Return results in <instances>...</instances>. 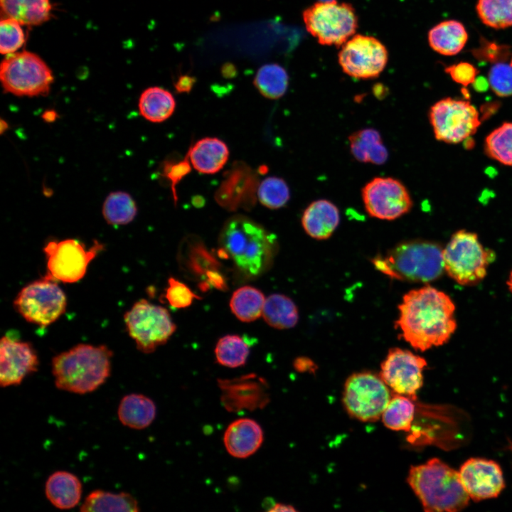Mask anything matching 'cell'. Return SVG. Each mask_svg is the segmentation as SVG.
<instances>
[{
  "instance_id": "obj_1",
  "label": "cell",
  "mask_w": 512,
  "mask_h": 512,
  "mask_svg": "<svg viewBox=\"0 0 512 512\" xmlns=\"http://www.w3.org/2000/svg\"><path fill=\"white\" fill-rule=\"evenodd\" d=\"M455 309L449 295L427 285L403 296L395 326L412 347L425 351L449 340L457 329Z\"/></svg>"
},
{
  "instance_id": "obj_2",
  "label": "cell",
  "mask_w": 512,
  "mask_h": 512,
  "mask_svg": "<svg viewBox=\"0 0 512 512\" xmlns=\"http://www.w3.org/2000/svg\"><path fill=\"white\" fill-rule=\"evenodd\" d=\"M219 244L236 267L257 277L270 267L276 252V238L253 220L238 215L223 225Z\"/></svg>"
},
{
  "instance_id": "obj_3",
  "label": "cell",
  "mask_w": 512,
  "mask_h": 512,
  "mask_svg": "<svg viewBox=\"0 0 512 512\" xmlns=\"http://www.w3.org/2000/svg\"><path fill=\"white\" fill-rule=\"evenodd\" d=\"M112 355L106 346L85 343L56 355L52 359L56 388L77 394L95 390L110 375Z\"/></svg>"
},
{
  "instance_id": "obj_4",
  "label": "cell",
  "mask_w": 512,
  "mask_h": 512,
  "mask_svg": "<svg viewBox=\"0 0 512 512\" xmlns=\"http://www.w3.org/2000/svg\"><path fill=\"white\" fill-rule=\"evenodd\" d=\"M407 481L427 512H454L469 502L459 473L438 458L412 466Z\"/></svg>"
},
{
  "instance_id": "obj_5",
  "label": "cell",
  "mask_w": 512,
  "mask_h": 512,
  "mask_svg": "<svg viewBox=\"0 0 512 512\" xmlns=\"http://www.w3.org/2000/svg\"><path fill=\"white\" fill-rule=\"evenodd\" d=\"M441 246L427 240H411L395 246L373 260L375 267L393 279L426 283L439 278L444 263Z\"/></svg>"
},
{
  "instance_id": "obj_6",
  "label": "cell",
  "mask_w": 512,
  "mask_h": 512,
  "mask_svg": "<svg viewBox=\"0 0 512 512\" xmlns=\"http://www.w3.org/2000/svg\"><path fill=\"white\" fill-rule=\"evenodd\" d=\"M442 256L445 272L462 286H473L482 281L495 260V252L484 247L476 233L465 230L452 235Z\"/></svg>"
},
{
  "instance_id": "obj_7",
  "label": "cell",
  "mask_w": 512,
  "mask_h": 512,
  "mask_svg": "<svg viewBox=\"0 0 512 512\" xmlns=\"http://www.w3.org/2000/svg\"><path fill=\"white\" fill-rule=\"evenodd\" d=\"M302 19L306 31L322 46H341L358 28L353 6L336 0L313 4L303 11Z\"/></svg>"
},
{
  "instance_id": "obj_8",
  "label": "cell",
  "mask_w": 512,
  "mask_h": 512,
  "mask_svg": "<svg viewBox=\"0 0 512 512\" xmlns=\"http://www.w3.org/2000/svg\"><path fill=\"white\" fill-rule=\"evenodd\" d=\"M0 79L5 92L27 97L46 95L54 80L48 65L28 51L7 55L1 63Z\"/></svg>"
},
{
  "instance_id": "obj_9",
  "label": "cell",
  "mask_w": 512,
  "mask_h": 512,
  "mask_svg": "<svg viewBox=\"0 0 512 512\" xmlns=\"http://www.w3.org/2000/svg\"><path fill=\"white\" fill-rule=\"evenodd\" d=\"M392 393L380 377L371 371L353 373L346 380L342 402L347 413L362 422L378 420Z\"/></svg>"
},
{
  "instance_id": "obj_10",
  "label": "cell",
  "mask_w": 512,
  "mask_h": 512,
  "mask_svg": "<svg viewBox=\"0 0 512 512\" xmlns=\"http://www.w3.org/2000/svg\"><path fill=\"white\" fill-rule=\"evenodd\" d=\"M127 331L142 353L164 344L176 331L168 310L146 299L135 302L124 316Z\"/></svg>"
},
{
  "instance_id": "obj_11",
  "label": "cell",
  "mask_w": 512,
  "mask_h": 512,
  "mask_svg": "<svg viewBox=\"0 0 512 512\" xmlns=\"http://www.w3.org/2000/svg\"><path fill=\"white\" fill-rule=\"evenodd\" d=\"M66 297L55 280L46 276L25 286L18 294L14 305L28 322L46 327L65 311Z\"/></svg>"
},
{
  "instance_id": "obj_12",
  "label": "cell",
  "mask_w": 512,
  "mask_h": 512,
  "mask_svg": "<svg viewBox=\"0 0 512 512\" xmlns=\"http://www.w3.org/2000/svg\"><path fill=\"white\" fill-rule=\"evenodd\" d=\"M430 121L437 139L459 143L474 134L481 122L474 106L468 101L442 99L432 106Z\"/></svg>"
},
{
  "instance_id": "obj_13",
  "label": "cell",
  "mask_w": 512,
  "mask_h": 512,
  "mask_svg": "<svg viewBox=\"0 0 512 512\" xmlns=\"http://www.w3.org/2000/svg\"><path fill=\"white\" fill-rule=\"evenodd\" d=\"M103 247L96 240L89 249L74 239L48 242L43 248L47 259L46 276L65 283L79 281L85 276L90 261Z\"/></svg>"
},
{
  "instance_id": "obj_14",
  "label": "cell",
  "mask_w": 512,
  "mask_h": 512,
  "mask_svg": "<svg viewBox=\"0 0 512 512\" xmlns=\"http://www.w3.org/2000/svg\"><path fill=\"white\" fill-rule=\"evenodd\" d=\"M388 52L373 36L357 34L341 46L338 61L346 75L356 79L378 77L385 69Z\"/></svg>"
},
{
  "instance_id": "obj_15",
  "label": "cell",
  "mask_w": 512,
  "mask_h": 512,
  "mask_svg": "<svg viewBox=\"0 0 512 512\" xmlns=\"http://www.w3.org/2000/svg\"><path fill=\"white\" fill-rule=\"evenodd\" d=\"M367 213L372 217L392 220L410 211V195L399 180L391 177H375L361 191Z\"/></svg>"
},
{
  "instance_id": "obj_16",
  "label": "cell",
  "mask_w": 512,
  "mask_h": 512,
  "mask_svg": "<svg viewBox=\"0 0 512 512\" xmlns=\"http://www.w3.org/2000/svg\"><path fill=\"white\" fill-rule=\"evenodd\" d=\"M425 359L411 351L390 348L380 365V375L393 393L417 399V393L423 384Z\"/></svg>"
},
{
  "instance_id": "obj_17",
  "label": "cell",
  "mask_w": 512,
  "mask_h": 512,
  "mask_svg": "<svg viewBox=\"0 0 512 512\" xmlns=\"http://www.w3.org/2000/svg\"><path fill=\"white\" fill-rule=\"evenodd\" d=\"M459 473L466 491L475 501L497 497L505 487L502 470L492 460L471 458Z\"/></svg>"
},
{
  "instance_id": "obj_18",
  "label": "cell",
  "mask_w": 512,
  "mask_h": 512,
  "mask_svg": "<svg viewBox=\"0 0 512 512\" xmlns=\"http://www.w3.org/2000/svg\"><path fill=\"white\" fill-rule=\"evenodd\" d=\"M0 385L9 387L19 385L28 375L38 370L37 353L33 346L25 341L4 336L0 343Z\"/></svg>"
},
{
  "instance_id": "obj_19",
  "label": "cell",
  "mask_w": 512,
  "mask_h": 512,
  "mask_svg": "<svg viewBox=\"0 0 512 512\" xmlns=\"http://www.w3.org/2000/svg\"><path fill=\"white\" fill-rule=\"evenodd\" d=\"M218 385L222 403L228 411L253 410L264 407L269 402L267 383L255 374L219 380Z\"/></svg>"
},
{
  "instance_id": "obj_20",
  "label": "cell",
  "mask_w": 512,
  "mask_h": 512,
  "mask_svg": "<svg viewBox=\"0 0 512 512\" xmlns=\"http://www.w3.org/2000/svg\"><path fill=\"white\" fill-rule=\"evenodd\" d=\"M263 439V431L256 421L241 418L228 425L224 433L223 442L231 456L244 459L257 451Z\"/></svg>"
},
{
  "instance_id": "obj_21",
  "label": "cell",
  "mask_w": 512,
  "mask_h": 512,
  "mask_svg": "<svg viewBox=\"0 0 512 512\" xmlns=\"http://www.w3.org/2000/svg\"><path fill=\"white\" fill-rule=\"evenodd\" d=\"M340 220L338 208L331 201L321 199L305 209L302 224L305 232L317 240L329 238L337 228Z\"/></svg>"
},
{
  "instance_id": "obj_22",
  "label": "cell",
  "mask_w": 512,
  "mask_h": 512,
  "mask_svg": "<svg viewBox=\"0 0 512 512\" xmlns=\"http://www.w3.org/2000/svg\"><path fill=\"white\" fill-rule=\"evenodd\" d=\"M188 156L197 171L213 174L225 165L229 158V149L227 144L220 139L205 137L191 147Z\"/></svg>"
},
{
  "instance_id": "obj_23",
  "label": "cell",
  "mask_w": 512,
  "mask_h": 512,
  "mask_svg": "<svg viewBox=\"0 0 512 512\" xmlns=\"http://www.w3.org/2000/svg\"><path fill=\"white\" fill-rule=\"evenodd\" d=\"M82 491V484L78 476L65 471L50 474L45 485L47 498L60 509H70L77 506Z\"/></svg>"
},
{
  "instance_id": "obj_24",
  "label": "cell",
  "mask_w": 512,
  "mask_h": 512,
  "mask_svg": "<svg viewBox=\"0 0 512 512\" xmlns=\"http://www.w3.org/2000/svg\"><path fill=\"white\" fill-rule=\"evenodd\" d=\"M156 407L154 401L142 394L132 393L121 400L117 415L121 423L129 428L142 430L155 419Z\"/></svg>"
},
{
  "instance_id": "obj_25",
  "label": "cell",
  "mask_w": 512,
  "mask_h": 512,
  "mask_svg": "<svg viewBox=\"0 0 512 512\" xmlns=\"http://www.w3.org/2000/svg\"><path fill=\"white\" fill-rule=\"evenodd\" d=\"M430 47L438 53L453 55L464 47L468 34L463 24L455 20L442 21L428 33Z\"/></svg>"
},
{
  "instance_id": "obj_26",
  "label": "cell",
  "mask_w": 512,
  "mask_h": 512,
  "mask_svg": "<svg viewBox=\"0 0 512 512\" xmlns=\"http://www.w3.org/2000/svg\"><path fill=\"white\" fill-rule=\"evenodd\" d=\"M1 10L6 17L22 25L37 26L51 17L50 0H0Z\"/></svg>"
},
{
  "instance_id": "obj_27",
  "label": "cell",
  "mask_w": 512,
  "mask_h": 512,
  "mask_svg": "<svg viewBox=\"0 0 512 512\" xmlns=\"http://www.w3.org/2000/svg\"><path fill=\"white\" fill-rule=\"evenodd\" d=\"M348 139L351 152L358 161L380 165L387 160L388 151L375 129L357 131L350 135Z\"/></svg>"
},
{
  "instance_id": "obj_28",
  "label": "cell",
  "mask_w": 512,
  "mask_h": 512,
  "mask_svg": "<svg viewBox=\"0 0 512 512\" xmlns=\"http://www.w3.org/2000/svg\"><path fill=\"white\" fill-rule=\"evenodd\" d=\"M141 115L151 122L159 123L169 119L176 108L173 95L159 87L146 89L139 100Z\"/></svg>"
},
{
  "instance_id": "obj_29",
  "label": "cell",
  "mask_w": 512,
  "mask_h": 512,
  "mask_svg": "<svg viewBox=\"0 0 512 512\" xmlns=\"http://www.w3.org/2000/svg\"><path fill=\"white\" fill-rule=\"evenodd\" d=\"M80 510L82 512H137L139 507L137 500L129 493L97 489L87 495Z\"/></svg>"
},
{
  "instance_id": "obj_30",
  "label": "cell",
  "mask_w": 512,
  "mask_h": 512,
  "mask_svg": "<svg viewBox=\"0 0 512 512\" xmlns=\"http://www.w3.org/2000/svg\"><path fill=\"white\" fill-rule=\"evenodd\" d=\"M262 316L265 321L277 329L294 327L299 319L297 307L287 296L274 294L265 300Z\"/></svg>"
},
{
  "instance_id": "obj_31",
  "label": "cell",
  "mask_w": 512,
  "mask_h": 512,
  "mask_svg": "<svg viewBox=\"0 0 512 512\" xmlns=\"http://www.w3.org/2000/svg\"><path fill=\"white\" fill-rule=\"evenodd\" d=\"M414 401L410 397L393 392L381 416L384 425L392 430L409 432L415 412Z\"/></svg>"
},
{
  "instance_id": "obj_32",
  "label": "cell",
  "mask_w": 512,
  "mask_h": 512,
  "mask_svg": "<svg viewBox=\"0 0 512 512\" xmlns=\"http://www.w3.org/2000/svg\"><path fill=\"white\" fill-rule=\"evenodd\" d=\"M265 302V296L261 291L253 287L244 286L233 292L230 306L239 320L250 322L262 314Z\"/></svg>"
},
{
  "instance_id": "obj_33",
  "label": "cell",
  "mask_w": 512,
  "mask_h": 512,
  "mask_svg": "<svg viewBox=\"0 0 512 512\" xmlns=\"http://www.w3.org/2000/svg\"><path fill=\"white\" fill-rule=\"evenodd\" d=\"M285 70L276 63L266 64L257 72L254 85L264 97L276 100L284 95L288 86Z\"/></svg>"
},
{
  "instance_id": "obj_34",
  "label": "cell",
  "mask_w": 512,
  "mask_h": 512,
  "mask_svg": "<svg viewBox=\"0 0 512 512\" xmlns=\"http://www.w3.org/2000/svg\"><path fill=\"white\" fill-rule=\"evenodd\" d=\"M137 208L132 196L123 191L110 193L102 206V215L110 225H126L133 220Z\"/></svg>"
},
{
  "instance_id": "obj_35",
  "label": "cell",
  "mask_w": 512,
  "mask_h": 512,
  "mask_svg": "<svg viewBox=\"0 0 512 512\" xmlns=\"http://www.w3.org/2000/svg\"><path fill=\"white\" fill-rule=\"evenodd\" d=\"M249 353L248 345L238 335H227L220 338L215 348L217 363L229 368L243 366Z\"/></svg>"
},
{
  "instance_id": "obj_36",
  "label": "cell",
  "mask_w": 512,
  "mask_h": 512,
  "mask_svg": "<svg viewBox=\"0 0 512 512\" xmlns=\"http://www.w3.org/2000/svg\"><path fill=\"white\" fill-rule=\"evenodd\" d=\"M476 11L481 21L489 27L512 26V0H478Z\"/></svg>"
},
{
  "instance_id": "obj_37",
  "label": "cell",
  "mask_w": 512,
  "mask_h": 512,
  "mask_svg": "<svg viewBox=\"0 0 512 512\" xmlns=\"http://www.w3.org/2000/svg\"><path fill=\"white\" fill-rule=\"evenodd\" d=\"M485 151L491 158L512 166V122L503 123L488 135Z\"/></svg>"
},
{
  "instance_id": "obj_38",
  "label": "cell",
  "mask_w": 512,
  "mask_h": 512,
  "mask_svg": "<svg viewBox=\"0 0 512 512\" xmlns=\"http://www.w3.org/2000/svg\"><path fill=\"white\" fill-rule=\"evenodd\" d=\"M257 197L264 206L277 209L287 203L290 192L287 183L282 178L270 176L265 178L258 186Z\"/></svg>"
},
{
  "instance_id": "obj_39",
  "label": "cell",
  "mask_w": 512,
  "mask_h": 512,
  "mask_svg": "<svg viewBox=\"0 0 512 512\" xmlns=\"http://www.w3.org/2000/svg\"><path fill=\"white\" fill-rule=\"evenodd\" d=\"M21 23L11 18H2L0 22V52L9 55L18 50L25 42Z\"/></svg>"
},
{
  "instance_id": "obj_40",
  "label": "cell",
  "mask_w": 512,
  "mask_h": 512,
  "mask_svg": "<svg viewBox=\"0 0 512 512\" xmlns=\"http://www.w3.org/2000/svg\"><path fill=\"white\" fill-rule=\"evenodd\" d=\"M489 84L498 96L512 95V59L510 63L499 62L491 68Z\"/></svg>"
},
{
  "instance_id": "obj_41",
  "label": "cell",
  "mask_w": 512,
  "mask_h": 512,
  "mask_svg": "<svg viewBox=\"0 0 512 512\" xmlns=\"http://www.w3.org/2000/svg\"><path fill=\"white\" fill-rule=\"evenodd\" d=\"M168 284L165 297L174 308L188 307L192 304L194 299H200L187 285L174 277L169 279Z\"/></svg>"
},
{
  "instance_id": "obj_42",
  "label": "cell",
  "mask_w": 512,
  "mask_h": 512,
  "mask_svg": "<svg viewBox=\"0 0 512 512\" xmlns=\"http://www.w3.org/2000/svg\"><path fill=\"white\" fill-rule=\"evenodd\" d=\"M445 71L449 74L454 81L464 86L472 84L478 74L477 69L471 64L466 62L452 65L447 68Z\"/></svg>"
},
{
  "instance_id": "obj_43",
  "label": "cell",
  "mask_w": 512,
  "mask_h": 512,
  "mask_svg": "<svg viewBox=\"0 0 512 512\" xmlns=\"http://www.w3.org/2000/svg\"><path fill=\"white\" fill-rule=\"evenodd\" d=\"M164 171L166 177L172 182V188H174L176 183L190 172L191 167L188 162L183 160L178 164L167 166Z\"/></svg>"
},
{
  "instance_id": "obj_44",
  "label": "cell",
  "mask_w": 512,
  "mask_h": 512,
  "mask_svg": "<svg viewBox=\"0 0 512 512\" xmlns=\"http://www.w3.org/2000/svg\"><path fill=\"white\" fill-rule=\"evenodd\" d=\"M196 80L193 77L189 75L181 76L175 85L176 90L178 92H189L195 82Z\"/></svg>"
},
{
  "instance_id": "obj_45",
  "label": "cell",
  "mask_w": 512,
  "mask_h": 512,
  "mask_svg": "<svg viewBox=\"0 0 512 512\" xmlns=\"http://www.w3.org/2000/svg\"><path fill=\"white\" fill-rule=\"evenodd\" d=\"M294 366L296 370L299 371H305L311 369V367L313 366V363L307 358H299L295 360Z\"/></svg>"
},
{
  "instance_id": "obj_46",
  "label": "cell",
  "mask_w": 512,
  "mask_h": 512,
  "mask_svg": "<svg viewBox=\"0 0 512 512\" xmlns=\"http://www.w3.org/2000/svg\"><path fill=\"white\" fill-rule=\"evenodd\" d=\"M296 509L290 505L284 503H274L272 506L268 511L270 512H284V511H295Z\"/></svg>"
},
{
  "instance_id": "obj_47",
  "label": "cell",
  "mask_w": 512,
  "mask_h": 512,
  "mask_svg": "<svg viewBox=\"0 0 512 512\" xmlns=\"http://www.w3.org/2000/svg\"><path fill=\"white\" fill-rule=\"evenodd\" d=\"M473 83L477 91H485L489 87L487 81L483 78H476Z\"/></svg>"
},
{
  "instance_id": "obj_48",
  "label": "cell",
  "mask_w": 512,
  "mask_h": 512,
  "mask_svg": "<svg viewBox=\"0 0 512 512\" xmlns=\"http://www.w3.org/2000/svg\"><path fill=\"white\" fill-rule=\"evenodd\" d=\"M43 118L46 122H53L57 117V113L53 110H48L43 114Z\"/></svg>"
},
{
  "instance_id": "obj_49",
  "label": "cell",
  "mask_w": 512,
  "mask_h": 512,
  "mask_svg": "<svg viewBox=\"0 0 512 512\" xmlns=\"http://www.w3.org/2000/svg\"><path fill=\"white\" fill-rule=\"evenodd\" d=\"M506 284H507L509 291L512 293V271L510 273V275L508 277V279Z\"/></svg>"
}]
</instances>
